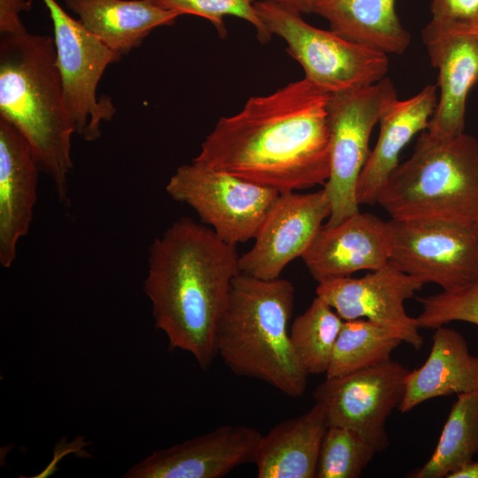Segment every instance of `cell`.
<instances>
[{"label": "cell", "mask_w": 478, "mask_h": 478, "mask_svg": "<svg viewBox=\"0 0 478 478\" xmlns=\"http://www.w3.org/2000/svg\"><path fill=\"white\" fill-rule=\"evenodd\" d=\"M330 95L304 78L251 96L239 112L218 120L193 160L279 193L324 185Z\"/></svg>", "instance_id": "cell-1"}, {"label": "cell", "mask_w": 478, "mask_h": 478, "mask_svg": "<svg viewBox=\"0 0 478 478\" xmlns=\"http://www.w3.org/2000/svg\"><path fill=\"white\" fill-rule=\"evenodd\" d=\"M239 259L236 245L189 218L150 245L144 292L155 325L170 348L189 352L202 368L217 356V329L241 273Z\"/></svg>", "instance_id": "cell-2"}, {"label": "cell", "mask_w": 478, "mask_h": 478, "mask_svg": "<svg viewBox=\"0 0 478 478\" xmlns=\"http://www.w3.org/2000/svg\"><path fill=\"white\" fill-rule=\"evenodd\" d=\"M0 119L24 136L40 170L53 181L59 201L68 203L75 127L50 36L27 31L1 35Z\"/></svg>", "instance_id": "cell-3"}, {"label": "cell", "mask_w": 478, "mask_h": 478, "mask_svg": "<svg viewBox=\"0 0 478 478\" xmlns=\"http://www.w3.org/2000/svg\"><path fill=\"white\" fill-rule=\"evenodd\" d=\"M295 288L285 279L238 274L216 334V353L237 376L260 380L288 397H301L308 374L289 337Z\"/></svg>", "instance_id": "cell-4"}, {"label": "cell", "mask_w": 478, "mask_h": 478, "mask_svg": "<svg viewBox=\"0 0 478 478\" xmlns=\"http://www.w3.org/2000/svg\"><path fill=\"white\" fill-rule=\"evenodd\" d=\"M391 220H448L478 224V140L421 132L411 157L380 190Z\"/></svg>", "instance_id": "cell-5"}, {"label": "cell", "mask_w": 478, "mask_h": 478, "mask_svg": "<svg viewBox=\"0 0 478 478\" xmlns=\"http://www.w3.org/2000/svg\"><path fill=\"white\" fill-rule=\"evenodd\" d=\"M254 6L272 35L286 42L288 53L301 65L305 78L323 91L344 92L386 77L389 65L386 53L315 27L301 13L273 1L255 2Z\"/></svg>", "instance_id": "cell-6"}, {"label": "cell", "mask_w": 478, "mask_h": 478, "mask_svg": "<svg viewBox=\"0 0 478 478\" xmlns=\"http://www.w3.org/2000/svg\"><path fill=\"white\" fill-rule=\"evenodd\" d=\"M397 99L392 81L331 94L328 104L330 172L324 190L330 204L325 226L336 225L359 212L357 187L370 154L372 130Z\"/></svg>", "instance_id": "cell-7"}, {"label": "cell", "mask_w": 478, "mask_h": 478, "mask_svg": "<svg viewBox=\"0 0 478 478\" xmlns=\"http://www.w3.org/2000/svg\"><path fill=\"white\" fill-rule=\"evenodd\" d=\"M166 191L189 205L218 237L233 245L254 239L280 195L195 160L176 169Z\"/></svg>", "instance_id": "cell-8"}, {"label": "cell", "mask_w": 478, "mask_h": 478, "mask_svg": "<svg viewBox=\"0 0 478 478\" xmlns=\"http://www.w3.org/2000/svg\"><path fill=\"white\" fill-rule=\"evenodd\" d=\"M390 261L424 285L453 291L478 281V224L448 220H390Z\"/></svg>", "instance_id": "cell-9"}, {"label": "cell", "mask_w": 478, "mask_h": 478, "mask_svg": "<svg viewBox=\"0 0 478 478\" xmlns=\"http://www.w3.org/2000/svg\"><path fill=\"white\" fill-rule=\"evenodd\" d=\"M42 2L53 25L57 64L75 134L86 141L96 140L102 124L116 112L111 97H97V86L107 66L121 56L72 18L56 0Z\"/></svg>", "instance_id": "cell-10"}, {"label": "cell", "mask_w": 478, "mask_h": 478, "mask_svg": "<svg viewBox=\"0 0 478 478\" xmlns=\"http://www.w3.org/2000/svg\"><path fill=\"white\" fill-rule=\"evenodd\" d=\"M408 373L389 358L343 376L326 378L315 388L313 397L325 406L329 426L359 433L382 452L389 446L386 420L403 400Z\"/></svg>", "instance_id": "cell-11"}, {"label": "cell", "mask_w": 478, "mask_h": 478, "mask_svg": "<svg viewBox=\"0 0 478 478\" xmlns=\"http://www.w3.org/2000/svg\"><path fill=\"white\" fill-rule=\"evenodd\" d=\"M423 285L389 260L360 278L348 276L319 282L316 295L343 320H369L391 329L403 342L420 350L423 338L415 318L406 313L405 302Z\"/></svg>", "instance_id": "cell-12"}, {"label": "cell", "mask_w": 478, "mask_h": 478, "mask_svg": "<svg viewBox=\"0 0 478 478\" xmlns=\"http://www.w3.org/2000/svg\"><path fill=\"white\" fill-rule=\"evenodd\" d=\"M329 214L324 189L305 194L280 193L253 246L240 255L241 272L262 280L280 278L289 263L306 252Z\"/></svg>", "instance_id": "cell-13"}, {"label": "cell", "mask_w": 478, "mask_h": 478, "mask_svg": "<svg viewBox=\"0 0 478 478\" xmlns=\"http://www.w3.org/2000/svg\"><path fill=\"white\" fill-rule=\"evenodd\" d=\"M263 435L256 428L223 425L199 436L153 451L125 478H220L255 463Z\"/></svg>", "instance_id": "cell-14"}, {"label": "cell", "mask_w": 478, "mask_h": 478, "mask_svg": "<svg viewBox=\"0 0 478 478\" xmlns=\"http://www.w3.org/2000/svg\"><path fill=\"white\" fill-rule=\"evenodd\" d=\"M390 221L360 211L334 226L323 225L301 258L319 282L376 270L391 256Z\"/></svg>", "instance_id": "cell-15"}, {"label": "cell", "mask_w": 478, "mask_h": 478, "mask_svg": "<svg viewBox=\"0 0 478 478\" xmlns=\"http://www.w3.org/2000/svg\"><path fill=\"white\" fill-rule=\"evenodd\" d=\"M440 96L426 131L441 139L464 133L468 93L478 81V40L432 21L422 31Z\"/></svg>", "instance_id": "cell-16"}, {"label": "cell", "mask_w": 478, "mask_h": 478, "mask_svg": "<svg viewBox=\"0 0 478 478\" xmlns=\"http://www.w3.org/2000/svg\"><path fill=\"white\" fill-rule=\"evenodd\" d=\"M39 171L27 141L0 119V263L4 267L12 266L17 244L28 232Z\"/></svg>", "instance_id": "cell-17"}, {"label": "cell", "mask_w": 478, "mask_h": 478, "mask_svg": "<svg viewBox=\"0 0 478 478\" xmlns=\"http://www.w3.org/2000/svg\"><path fill=\"white\" fill-rule=\"evenodd\" d=\"M436 85L395 100L382 116L377 143L370 151L357 187L358 204H377L380 190L399 164V154L412 138L425 131L437 104Z\"/></svg>", "instance_id": "cell-18"}, {"label": "cell", "mask_w": 478, "mask_h": 478, "mask_svg": "<svg viewBox=\"0 0 478 478\" xmlns=\"http://www.w3.org/2000/svg\"><path fill=\"white\" fill-rule=\"evenodd\" d=\"M432 340L425 363L406 375L398 407L402 413L432 398L478 390V356L470 352L465 337L443 325L436 328Z\"/></svg>", "instance_id": "cell-19"}, {"label": "cell", "mask_w": 478, "mask_h": 478, "mask_svg": "<svg viewBox=\"0 0 478 478\" xmlns=\"http://www.w3.org/2000/svg\"><path fill=\"white\" fill-rule=\"evenodd\" d=\"M329 427L325 406L285 420L263 436L255 460L258 478H315L320 450Z\"/></svg>", "instance_id": "cell-20"}, {"label": "cell", "mask_w": 478, "mask_h": 478, "mask_svg": "<svg viewBox=\"0 0 478 478\" xmlns=\"http://www.w3.org/2000/svg\"><path fill=\"white\" fill-rule=\"evenodd\" d=\"M80 22L104 45L122 56L138 47L155 28L180 16L151 0H66Z\"/></svg>", "instance_id": "cell-21"}, {"label": "cell", "mask_w": 478, "mask_h": 478, "mask_svg": "<svg viewBox=\"0 0 478 478\" xmlns=\"http://www.w3.org/2000/svg\"><path fill=\"white\" fill-rule=\"evenodd\" d=\"M312 12L337 35L389 54H403L411 35L396 12L395 0H314Z\"/></svg>", "instance_id": "cell-22"}, {"label": "cell", "mask_w": 478, "mask_h": 478, "mask_svg": "<svg viewBox=\"0 0 478 478\" xmlns=\"http://www.w3.org/2000/svg\"><path fill=\"white\" fill-rule=\"evenodd\" d=\"M478 454V390L458 395L434 452L412 475L448 478Z\"/></svg>", "instance_id": "cell-23"}, {"label": "cell", "mask_w": 478, "mask_h": 478, "mask_svg": "<svg viewBox=\"0 0 478 478\" xmlns=\"http://www.w3.org/2000/svg\"><path fill=\"white\" fill-rule=\"evenodd\" d=\"M403 342L391 329L366 319L343 320L326 378L343 376L390 358Z\"/></svg>", "instance_id": "cell-24"}, {"label": "cell", "mask_w": 478, "mask_h": 478, "mask_svg": "<svg viewBox=\"0 0 478 478\" xmlns=\"http://www.w3.org/2000/svg\"><path fill=\"white\" fill-rule=\"evenodd\" d=\"M343 320L317 297L293 321L289 337L295 352L308 374H325Z\"/></svg>", "instance_id": "cell-25"}, {"label": "cell", "mask_w": 478, "mask_h": 478, "mask_svg": "<svg viewBox=\"0 0 478 478\" xmlns=\"http://www.w3.org/2000/svg\"><path fill=\"white\" fill-rule=\"evenodd\" d=\"M378 453L359 433L344 427L329 426L323 437L316 478H357Z\"/></svg>", "instance_id": "cell-26"}, {"label": "cell", "mask_w": 478, "mask_h": 478, "mask_svg": "<svg viewBox=\"0 0 478 478\" xmlns=\"http://www.w3.org/2000/svg\"><path fill=\"white\" fill-rule=\"evenodd\" d=\"M159 7L174 12L179 15L191 14L209 20L216 28L219 35L225 38L227 28L224 22L226 16H235L251 24L258 39L267 42L272 38L255 10L254 0H151Z\"/></svg>", "instance_id": "cell-27"}, {"label": "cell", "mask_w": 478, "mask_h": 478, "mask_svg": "<svg viewBox=\"0 0 478 478\" xmlns=\"http://www.w3.org/2000/svg\"><path fill=\"white\" fill-rule=\"evenodd\" d=\"M422 307L415 318L419 328H436L451 321L478 326V281L453 291L417 297Z\"/></svg>", "instance_id": "cell-28"}, {"label": "cell", "mask_w": 478, "mask_h": 478, "mask_svg": "<svg viewBox=\"0 0 478 478\" xmlns=\"http://www.w3.org/2000/svg\"><path fill=\"white\" fill-rule=\"evenodd\" d=\"M431 21L440 25H459L478 18V0H432Z\"/></svg>", "instance_id": "cell-29"}, {"label": "cell", "mask_w": 478, "mask_h": 478, "mask_svg": "<svg viewBox=\"0 0 478 478\" xmlns=\"http://www.w3.org/2000/svg\"><path fill=\"white\" fill-rule=\"evenodd\" d=\"M32 0H0V35L19 34L27 31L20 13L31 9Z\"/></svg>", "instance_id": "cell-30"}, {"label": "cell", "mask_w": 478, "mask_h": 478, "mask_svg": "<svg viewBox=\"0 0 478 478\" xmlns=\"http://www.w3.org/2000/svg\"><path fill=\"white\" fill-rule=\"evenodd\" d=\"M299 13L312 12L314 0H270Z\"/></svg>", "instance_id": "cell-31"}, {"label": "cell", "mask_w": 478, "mask_h": 478, "mask_svg": "<svg viewBox=\"0 0 478 478\" xmlns=\"http://www.w3.org/2000/svg\"><path fill=\"white\" fill-rule=\"evenodd\" d=\"M431 21V20H430ZM433 22V21H432ZM435 23V22H434ZM437 24V23H436ZM440 25V24H437ZM448 28H451L459 32H462L464 34H466L468 35H471L478 40V18L465 23V24H459V25H440Z\"/></svg>", "instance_id": "cell-32"}]
</instances>
